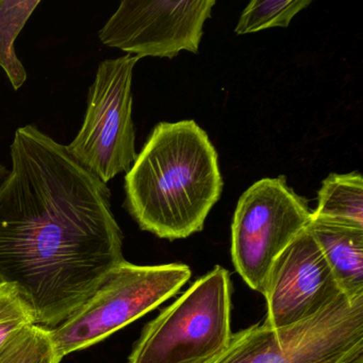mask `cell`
Instances as JSON below:
<instances>
[{"label": "cell", "mask_w": 363, "mask_h": 363, "mask_svg": "<svg viewBox=\"0 0 363 363\" xmlns=\"http://www.w3.org/2000/svg\"><path fill=\"white\" fill-rule=\"evenodd\" d=\"M12 169L0 184V284H11L35 325L54 329L125 260L107 184L27 125L16 130Z\"/></svg>", "instance_id": "cell-1"}, {"label": "cell", "mask_w": 363, "mask_h": 363, "mask_svg": "<svg viewBox=\"0 0 363 363\" xmlns=\"http://www.w3.org/2000/svg\"><path fill=\"white\" fill-rule=\"evenodd\" d=\"M218 156L193 120L160 123L125 177V208L142 230L186 239L203 230L222 195Z\"/></svg>", "instance_id": "cell-2"}, {"label": "cell", "mask_w": 363, "mask_h": 363, "mask_svg": "<svg viewBox=\"0 0 363 363\" xmlns=\"http://www.w3.org/2000/svg\"><path fill=\"white\" fill-rule=\"evenodd\" d=\"M231 281L220 265L144 327L129 363H211L231 335Z\"/></svg>", "instance_id": "cell-3"}, {"label": "cell", "mask_w": 363, "mask_h": 363, "mask_svg": "<svg viewBox=\"0 0 363 363\" xmlns=\"http://www.w3.org/2000/svg\"><path fill=\"white\" fill-rule=\"evenodd\" d=\"M182 263L137 265L121 262L106 276L92 296L69 318L50 329L57 358L99 342L175 296L190 280Z\"/></svg>", "instance_id": "cell-4"}, {"label": "cell", "mask_w": 363, "mask_h": 363, "mask_svg": "<svg viewBox=\"0 0 363 363\" xmlns=\"http://www.w3.org/2000/svg\"><path fill=\"white\" fill-rule=\"evenodd\" d=\"M362 352L363 296L343 295L303 322L235 333L211 363H344Z\"/></svg>", "instance_id": "cell-5"}, {"label": "cell", "mask_w": 363, "mask_h": 363, "mask_svg": "<svg viewBox=\"0 0 363 363\" xmlns=\"http://www.w3.org/2000/svg\"><path fill=\"white\" fill-rule=\"evenodd\" d=\"M311 214L307 199L284 176L263 178L241 195L231 225V257L250 289L262 294L272 265L307 228Z\"/></svg>", "instance_id": "cell-6"}, {"label": "cell", "mask_w": 363, "mask_h": 363, "mask_svg": "<svg viewBox=\"0 0 363 363\" xmlns=\"http://www.w3.org/2000/svg\"><path fill=\"white\" fill-rule=\"evenodd\" d=\"M139 60L125 55L101 62L89 91L84 124L67 146L84 169L106 184L128 172L138 157L131 86Z\"/></svg>", "instance_id": "cell-7"}, {"label": "cell", "mask_w": 363, "mask_h": 363, "mask_svg": "<svg viewBox=\"0 0 363 363\" xmlns=\"http://www.w3.org/2000/svg\"><path fill=\"white\" fill-rule=\"evenodd\" d=\"M216 4V0H124L99 31V39L139 59H173L184 50L197 54L203 25Z\"/></svg>", "instance_id": "cell-8"}, {"label": "cell", "mask_w": 363, "mask_h": 363, "mask_svg": "<svg viewBox=\"0 0 363 363\" xmlns=\"http://www.w3.org/2000/svg\"><path fill=\"white\" fill-rule=\"evenodd\" d=\"M267 316L262 325L282 328L309 320L343 296L308 229L276 259L264 284Z\"/></svg>", "instance_id": "cell-9"}, {"label": "cell", "mask_w": 363, "mask_h": 363, "mask_svg": "<svg viewBox=\"0 0 363 363\" xmlns=\"http://www.w3.org/2000/svg\"><path fill=\"white\" fill-rule=\"evenodd\" d=\"M308 231L348 299L363 296V227L312 218Z\"/></svg>", "instance_id": "cell-10"}, {"label": "cell", "mask_w": 363, "mask_h": 363, "mask_svg": "<svg viewBox=\"0 0 363 363\" xmlns=\"http://www.w3.org/2000/svg\"><path fill=\"white\" fill-rule=\"evenodd\" d=\"M312 218L363 227V178L358 172L330 174L323 180Z\"/></svg>", "instance_id": "cell-11"}, {"label": "cell", "mask_w": 363, "mask_h": 363, "mask_svg": "<svg viewBox=\"0 0 363 363\" xmlns=\"http://www.w3.org/2000/svg\"><path fill=\"white\" fill-rule=\"evenodd\" d=\"M40 3V0H0V67L14 90L27 80V72L16 56L14 42Z\"/></svg>", "instance_id": "cell-12"}, {"label": "cell", "mask_w": 363, "mask_h": 363, "mask_svg": "<svg viewBox=\"0 0 363 363\" xmlns=\"http://www.w3.org/2000/svg\"><path fill=\"white\" fill-rule=\"evenodd\" d=\"M50 329L29 325L0 346V363H60Z\"/></svg>", "instance_id": "cell-13"}, {"label": "cell", "mask_w": 363, "mask_h": 363, "mask_svg": "<svg viewBox=\"0 0 363 363\" xmlns=\"http://www.w3.org/2000/svg\"><path fill=\"white\" fill-rule=\"evenodd\" d=\"M310 5V0H254L242 12L235 33L247 35L275 27L286 28L292 18Z\"/></svg>", "instance_id": "cell-14"}, {"label": "cell", "mask_w": 363, "mask_h": 363, "mask_svg": "<svg viewBox=\"0 0 363 363\" xmlns=\"http://www.w3.org/2000/svg\"><path fill=\"white\" fill-rule=\"evenodd\" d=\"M35 324L31 310L11 284H0V346L12 335Z\"/></svg>", "instance_id": "cell-15"}, {"label": "cell", "mask_w": 363, "mask_h": 363, "mask_svg": "<svg viewBox=\"0 0 363 363\" xmlns=\"http://www.w3.org/2000/svg\"><path fill=\"white\" fill-rule=\"evenodd\" d=\"M344 363H363V352L362 354H357V356L352 357L350 360L346 361Z\"/></svg>", "instance_id": "cell-16"}, {"label": "cell", "mask_w": 363, "mask_h": 363, "mask_svg": "<svg viewBox=\"0 0 363 363\" xmlns=\"http://www.w3.org/2000/svg\"><path fill=\"white\" fill-rule=\"evenodd\" d=\"M7 169L0 163V184H3V182L5 180V178L7 177Z\"/></svg>", "instance_id": "cell-17"}]
</instances>
